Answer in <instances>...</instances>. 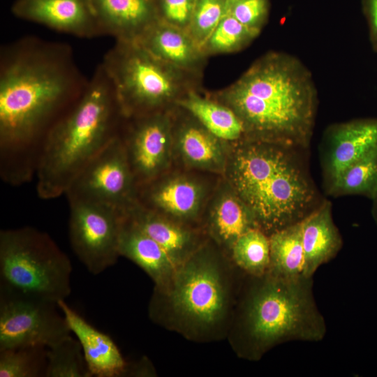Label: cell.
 <instances>
[{
    "label": "cell",
    "mask_w": 377,
    "mask_h": 377,
    "mask_svg": "<svg viewBox=\"0 0 377 377\" xmlns=\"http://www.w3.org/2000/svg\"><path fill=\"white\" fill-rule=\"evenodd\" d=\"M83 84L63 45L24 39L3 49L0 65V174L13 186L35 176L44 138Z\"/></svg>",
    "instance_id": "6da1fadb"
},
{
    "label": "cell",
    "mask_w": 377,
    "mask_h": 377,
    "mask_svg": "<svg viewBox=\"0 0 377 377\" xmlns=\"http://www.w3.org/2000/svg\"><path fill=\"white\" fill-rule=\"evenodd\" d=\"M207 93L236 113L246 138L293 147L309 144L318 91L309 69L293 54L268 51L232 84Z\"/></svg>",
    "instance_id": "7a4b0ae2"
},
{
    "label": "cell",
    "mask_w": 377,
    "mask_h": 377,
    "mask_svg": "<svg viewBox=\"0 0 377 377\" xmlns=\"http://www.w3.org/2000/svg\"><path fill=\"white\" fill-rule=\"evenodd\" d=\"M242 276L227 254L208 239L177 267L166 288L154 287L149 318L188 341L225 339Z\"/></svg>",
    "instance_id": "3957f363"
},
{
    "label": "cell",
    "mask_w": 377,
    "mask_h": 377,
    "mask_svg": "<svg viewBox=\"0 0 377 377\" xmlns=\"http://www.w3.org/2000/svg\"><path fill=\"white\" fill-rule=\"evenodd\" d=\"M227 339L239 358L257 361L291 341L317 342L326 333L313 292V277L244 275Z\"/></svg>",
    "instance_id": "277c9868"
},
{
    "label": "cell",
    "mask_w": 377,
    "mask_h": 377,
    "mask_svg": "<svg viewBox=\"0 0 377 377\" xmlns=\"http://www.w3.org/2000/svg\"><path fill=\"white\" fill-rule=\"evenodd\" d=\"M291 148L247 138L228 142L223 177L269 236L314 209V188Z\"/></svg>",
    "instance_id": "5b68a950"
},
{
    "label": "cell",
    "mask_w": 377,
    "mask_h": 377,
    "mask_svg": "<svg viewBox=\"0 0 377 377\" xmlns=\"http://www.w3.org/2000/svg\"><path fill=\"white\" fill-rule=\"evenodd\" d=\"M123 118L111 83L99 65L44 138L35 173L38 195L50 200L66 194L88 162L118 134Z\"/></svg>",
    "instance_id": "8992f818"
},
{
    "label": "cell",
    "mask_w": 377,
    "mask_h": 377,
    "mask_svg": "<svg viewBox=\"0 0 377 377\" xmlns=\"http://www.w3.org/2000/svg\"><path fill=\"white\" fill-rule=\"evenodd\" d=\"M124 118L167 111L193 90L202 77L156 58L136 41L115 40L101 64Z\"/></svg>",
    "instance_id": "52a82bcc"
},
{
    "label": "cell",
    "mask_w": 377,
    "mask_h": 377,
    "mask_svg": "<svg viewBox=\"0 0 377 377\" xmlns=\"http://www.w3.org/2000/svg\"><path fill=\"white\" fill-rule=\"evenodd\" d=\"M71 260L47 233L0 231V290L58 303L71 295Z\"/></svg>",
    "instance_id": "ba28073f"
},
{
    "label": "cell",
    "mask_w": 377,
    "mask_h": 377,
    "mask_svg": "<svg viewBox=\"0 0 377 377\" xmlns=\"http://www.w3.org/2000/svg\"><path fill=\"white\" fill-rule=\"evenodd\" d=\"M57 303L0 290V350L50 348L72 334Z\"/></svg>",
    "instance_id": "9c48e42d"
},
{
    "label": "cell",
    "mask_w": 377,
    "mask_h": 377,
    "mask_svg": "<svg viewBox=\"0 0 377 377\" xmlns=\"http://www.w3.org/2000/svg\"><path fill=\"white\" fill-rule=\"evenodd\" d=\"M221 177L173 167L138 186L136 202L182 223L201 228L203 212Z\"/></svg>",
    "instance_id": "30bf717a"
},
{
    "label": "cell",
    "mask_w": 377,
    "mask_h": 377,
    "mask_svg": "<svg viewBox=\"0 0 377 377\" xmlns=\"http://www.w3.org/2000/svg\"><path fill=\"white\" fill-rule=\"evenodd\" d=\"M68 235L79 260L94 275L116 264L124 212L88 201H68Z\"/></svg>",
    "instance_id": "8fae6325"
},
{
    "label": "cell",
    "mask_w": 377,
    "mask_h": 377,
    "mask_svg": "<svg viewBox=\"0 0 377 377\" xmlns=\"http://www.w3.org/2000/svg\"><path fill=\"white\" fill-rule=\"evenodd\" d=\"M137 188L117 134L88 162L65 195L68 201L99 202L124 212L136 202Z\"/></svg>",
    "instance_id": "7c38bea8"
},
{
    "label": "cell",
    "mask_w": 377,
    "mask_h": 377,
    "mask_svg": "<svg viewBox=\"0 0 377 377\" xmlns=\"http://www.w3.org/2000/svg\"><path fill=\"white\" fill-rule=\"evenodd\" d=\"M172 109L122 119L118 134L138 186L174 167Z\"/></svg>",
    "instance_id": "4fadbf2b"
},
{
    "label": "cell",
    "mask_w": 377,
    "mask_h": 377,
    "mask_svg": "<svg viewBox=\"0 0 377 377\" xmlns=\"http://www.w3.org/2000/svg\"><path fill=\"white\" fill-rule=\"evenodd\" d=\"M228 142L219 138L189 112L172 109L173 166L223 176Z\"/></svg>",
    "instance_id": "5bb4252c"
},
{
    "label": "cell",
    "mask_w": 377,
    "mask_h": 377,
    "mask_svg": "<svg viewBox=\"0 0 377 377\" xmlns=\"http://www.w3.org/2000/svg\"><path fill=\"white\" fill-rule=\"evenodd\" d=\"M17 17L81 38L103 35L91 0H17Z\"/></svg>",
    "instance_id": "9a60e30c"
},
{
    "label": "cell",
    "mask_w": 377,
    "mask_h": 377,
    "mask_svg": "<svg viewBox=\"0 0 377 377\" xmlns=\"http://www.w3.org/2000/svg\"><path fill=\"white\" fill-rule=\"evenodd\" d=\"M200 227L228 256L242 234L257 228L249 209L223 176L207 201Z\"/></svg>",
    "instance_id": "2e32d148"
},
{
    "label": "cell",
    "mask_w": 377,
    "mask_h": 377,
    "mask_svg": "<svg viewBox=\"0 0 377 377\" xmlns=\"http://www.w3.org/2000/svg\"><path fill=\"white\" fill-rule=\"evenodd\" d=\"M124 213L155 240L177 266L209 239L201 228L172 219L148 209L137 202Z\"/></svg>",
    "instance_id": "e0dca14e"
},
{
    "label": "cell",
    "mask_w": 377,
    "mask_h": 377,
    "mask_svg": "<svg viewBox=\"0 0 377 377\" xmlns=\"http://www.w3.org/2000/svg\"><path fill=\"white\" fill-rule=\"evenodd\" d=\"M57 304L82 346L90 377L126 376L128 362L111 337L91 325L65 300Z\"/></svg>",
    "instance_id": "ac0fdd59"
},
{
    "label": "cell",
    "mask_w": 377,
    "mask_h": 377,
    "mask_svg": "<svg viewBox=\"0 0 377 377\" xmlns=\"http://www.w3.org/2000/svg\"><path fill=\"white\" fill-rule=\"evenodd\" d=\"M135 41L167 64L202 77L207 57L186 30L158 20Z\"/></svg>",
    "instance_id": "d6986e66"
},
{
    "label": "cell",
    "mask_w": 377,
    "mask_h": 377,
    "mask_svg": "<svg viewBox=\"0 0 377 377\" xmlns=\"http://www.w3.org/2000/svg\"><path fill=\"white\" fill-rule=\"evenodd\" d=\"M327 140L326 170L332 187L348 166L377 146V118L333 125L327 131Z\"/></svg>",
    "instance_id": "ffe728a7"
},
{
    "label": "cell",
    "mask_w": 377,
    "mask_h": 377,
    "mask_svg": "<svg viewBox=\"0 0 377 377\" xmlns=\"http://www.w3.org/2000/svg\"><path fill=\"white\" fill-rule=\"evenodd\" d=\"M119 253L140 267L152 280L154 288H166L177 265L165 251L140 228L125 213L121 223Z\"/></svg>",
    "instance_id": "44dd1931"
},
{
    "label": "cell",
    "mask_w": 377,
    "mask_h": 377,
    "mask_svg": "<svg viewBox=\"0 0 377 377\" xmlns=\"http://www.w3.org/2000/svg\"><path fill=\"white\" fill-rule=\"evenodd\" d=\"M103 35L135 41L158 20L153 0H91Z\"/></svg>",
    "instance_id": "7402d4cb"
},
{
    "label": "cell",
    "mask_w": 377,
    "mask_h": 377,
    "mask_svg": "<svg viewBox=\"0 0 377 377\" xmlns=\"http://www.w3.org/2000/svg\"><path fill=\"white\" fill-rule=\"evenodd\" d=\"M304 252L303 275L313 277L316 271L338 253L342 246L328 201L315 208L301 221Z\"/></svg>",
    "instance_id": "603a6c76"
},
{
    "label": "cell",
    "mask_w": 377,
    "mask_h": 377,
    "mask_svg": "<svg viewBox=\"0 0 377 377\" xmlns=\"http://www.w3.org/2000/svg\"><path fill=\"white\" fill-rule=\"evenodd\" d=\"M177 105L189 112L211 133L227 142L246 138L244 125L236 113L207 91H191L179 101Z\"/></svg>",
    "instance_id": "cb8c5ba5"
},
{
    "label": "cell",
    "mask_w": 377,
    "mask_h": 377,
    "mask_svg": "<svg viewBox=\"0 0 377 377\" xmlns=\"http://www.w3.org/2000/svg\"><path fill=\"white\" fill-rule=\"evenodd\" d=\"M270 261L268 273L283 278L303 274L304 252L301 221L269 236Z\"/></svg>",
    "instance_id": "d4e9b609"
},
{
    "label": "cell",
    "mask_w": 377,
    "mask_h": 377,
    "mask_svg": "<svg viewBox=\"0 0 377 377\" xmlns=\"http://www.w3.org/2000/svg\"><path fill=\"white\" fill-rule=\"evenodd\" d=\"M231 262L243 274L261 276L269 267V237L254 228L242 234L233 244L229 254Z\"/></svg>",
    "instance_id": "484cf974"
},
{
    "label": "cell",
    "mask_w": 377,
    "mask_h": 377,
    "mask_svg": "<svg viewBox=\"0 0 377 377\" xmlns=\"http://www.w3.org/2000/svg\"><path fill=\"white\" fill-rule=\"evenodd\" d=\"M330 188L334 194L361 195L372 200L377 193V146L348 166Z\"/></svg>",
    "instance_id": "4316f807"
},
{
    "label": "cell",
    "mask_w": 377,
    "mask_h": 377,
    "mask_svg": "<svg viewBox=\"0 0 377 377\" xmlns=\"http://www.w3.org/2000/svg\"><path fill=\"white\" fill-rule=\"evenodd\" d=\"M258 36L234 17L226 14L201 49L207 57L235 53L247 47Z\"/></svg>",
    "instance_id": "83f0119b"
},
{
    "label": "cell",
    "mask_w": 377,
    "mask_h": 377,
    "mask_svg": "<svg viewBox=\"0 0 377 377\" xmlns=\"http://www.w3.org/2000/svg\"><path fill=\"white\" fill-rule=\"evenodd\" d=\"M45 377H90L77 339L71 335L47 348Z\"/></svg>",
    "instance_id": "f1b7e54d"
},
{
    "label": "cell",
    "mask_w": 377,
    "mask_h": 377,
    "mask_svg": "<svg viewBox=\"0 0 377 377\" xmlns=\"http://www.w3.org/2000/svg\"><path fill=\"white\" fill-rule=\"evenodd\" d=\"M47 349L27 346L0 350V377H45Z\"/></svg>",
    "instance_id": "f546056e"
},
{
    "label": "cell",
    "mask_w": 377,
    "mask_h": 377,
    "mask_svg": "<svg viewBox=\"0 0 377 377\" xmlns=\"http://www.w3.org/2000/svg\"><path fill=\"white\" fill-rule=\"evenodd\" d=\"M228 0H195L186 31L200 48L228 14Z\"/></svg>",
    "instance_id": "4dcf8cb0"
},
{
    "label": "cell",
    "mask_w": 377,
    "mask_h": 377,
    "mask_svg": "<svg viewBox=\"0 0 377 377\" xmlns=\"http://www.w3.org/2000/svg\"><path fill=\"white\" fill-rule=\"evenodd\" d=\"M269 10V0H228V14L258 35L268 21Z\"/></svg>",
    "instance_id": "1f68e13d"
},
{
    "label": "cell",
    "mask_w": 377,
    "mask_h": 377,
    "mask_svg": "<svg viewBox=\"0 0 377 377\" xmlns=\"http://www.w3.org/2000/svg\"><path fill=\"white\" fill-rule=\"evenodd\" d=\"M158 20L186 31L195 0H153Z\"/></svg>",
    "instance_id": "d6a6232c"
},
{
    "label": "cell",
    "mask_w": 377,
    "mask_h": 377,
    "mask_svg": "<svg viewBox=\"0 0 377 377\" xmlns=\"http://www.w3.org/2000/svg\"><path fill=\"white\" fill-rule=\"evenodd\" d=\"M361 8L367 23L371 48L377 52V0H361Z\"/></svg>",
    "instance_id": "836d02e7"
},
{
    "label": "cell",
    "mask_w": 377,
    "mask_h": 377,
    "mask_svg": "<svg viewBox=\"0 0 377 377\" xmlns=\"http://www.w3.org/2000/svg\"><path fill=\"white\" fill-rule=\"evenodd\" d=\"M156 371L154 366L147 357H142L135 363H129L126 376H154Z\"/></svg>",
    "instance_id": "e575fe53"
},
{
    "label": "cell",
    "mask_w": 377,
    "mask_h": 377,
    "mask_svg": "<svg viewBox=\"0 0 377 377\" xmlns=\"http://www.w3.org/2000/svg\"><path fill=\"white\" fill-rule=\"evenodd\" d=\"M372 200H373L372 213H373L374 217L377 221V193L376 194L375 197L372 199Z\"/></svg>",
    "instance_id": "d590c367"
},
{
    "label": "cell",
    "mask_w": 377,
    "mask_h": 377,
    "mask_svg": "<svg viewBox=\"0 0 377 377\" xmlns=\"http://www.w3.org/2000/svg\"><path fill=\"white\" fill-rule=\"evenodd\" d=\"M230 1V0H229Z\"/></svg>",
    "instance_id": "8d00e7d4"
}]
</instances>
